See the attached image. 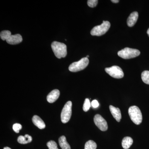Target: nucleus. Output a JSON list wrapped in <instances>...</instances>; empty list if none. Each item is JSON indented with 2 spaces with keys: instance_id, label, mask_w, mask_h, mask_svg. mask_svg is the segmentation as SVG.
<instances>
[{
  "instance_id": "nucleus-15",
  "label": "nucleus",
  "mask_w": 149,
  "mask_h": 149,
  "mask_svg": "<svg viewBox=\"0 0 149 149\" xmlns=\"http://www.w3.org/2000/svg\"><path fill=\"white\" fill-rule=\"evenodd\" d=\"M59 144L62 149H70V146L65 136H62L58 139Z\"/></svg>"
},
{
  "instance_id": "nucleus-24",
  "label": "nucleus",
  "mask_w": 149,
  "mask_h": 149,
  "mask_svg": "<svg viewBox=\"0 0 149 149\" xmlns=\"http://www.w3.org/2000/svg\"><path fill=\"white\" fill-rule=\"evenodd\" d=\"M91 106L94 108H97L99 106L98 102L97 100H94L91 102Z\"/></svg>"
},
{
  "instance_id": "nucleus-7",
  "label": "nucleus",
  "mask_w": 149,
  "mask_h": 149,
  "mask_svg": "<svg viewBox=\"0 0 149 149\" xmlns=\"http://www.w3.org/2000/svg\"><path fill=\"white\" fill-rule=\"evenodd\" d=\"M106 72L112 77L117 79H120L124 76V73L122 69L118 66L114 65L105 69Z\"/></svg>"
},
{
  "instance_id": "nucleus-5",
  "label": "nucleus",
  "mask_w": 149,
  "mask_h": 149,
  "mask_svg": "<svg viewBox=\"0 0 149 149\" xmlns=\"http://www.w3.org/2000/svg\"><path fill=\"white\" fill-rule=\"evenodd\" d=\"M89 60L87 58H83L78 61L75 62L70 65L69 70L72 72H77L83 70L89 64Z\"/></svg>"
},
{
  "instance_id": "nucleus-13",
  "label": "nucleus",
  "mask_w": 149,
  "mask_h": 149,
  "mask_svg": "<svg viewBox=\"0 0 149 149\" xmlns=\"http://www.w3.org/2000/svg\"><path fill=\"white\" fill-rule=\"evenodd\" d=\"M32 122L34 125L37 126L40 129H44L46 127L45 122L42 120V118L37 115H35L32 118Z\"/></svg>"
},
{
  "instance_id": "nucleus-21",
  "label": "nucleus",
  "mask_w": 149,
  "mask_h": 149,
  "mask_svg": "<svg viewBox=\"0 0 149 149\" xmlns=\"http://www.w3.org/2000/svg\"><path fill=\"white\" fill-rule=\"evenodd\" d=\"M47 146L49 149H58V148L57 144L53 141L48 142L47 143Z\"/></svg>"
},
{
  "instance_id": "nucleus-22",
  "label": "nucleus",
  "mask_w": 149,
  "mask_h": 149,
  "mask_svg": "<svg viewBox=\"0 0 149 149\" xmlns=\"http://www.w3.org/2000/svg\"><path fill=\"white\" fill-rule=\"evenodd\" d=\"M22 128V126L21 124L18 123H15L13 126L14 131L16 133H19V130H21Z\"/></svg>"
},
{
  "instance_id": "nucleus-3",
  "label": "nucleus",
  "mask_w": 149,
  "mask_h": 149,
  "mask_svg": "<svg viewBox=\"0 0 149 149\" xmlns=\"http://www.w3.org/2000/svg\"><path fill=\"white\" fill-rule=\"evenodd\" d=\"M141 52L136 49L126 47L118 52V55L121 58L128 59L136 57L140 55Z\"/></svg>"
},
{
  "instance_id": "nucleus-14",
  "label": "nucleus",
  "mask_w": 149,
  "mask_h": 149,
  "mask_svg": "<svg viewBox=\"0 0 149 149\" xmlns=\"http://www.w3.org/2000/svg\"><path fill=\"white\" fill-rule=\"evenodd\" d=\"M32 136L28 134H26L24 136H19L17 139V142L20 144H26L32 142Z\"/></svg>"
},
{
  "instance_id": "nucleus-9",
  "label": "nucleus",
  "mask_w": 149,
  "mask_h": 149,
  "mask_svg": "<svg viewBox=\"0 0 149 149\" xmlns=\"http://www.w3.org/2000/svg\"><path fill=\"white\" fill-rule=\"evenodd\" d=\"M6 41L10 45H17L22 42V38L21 35L19 34L11 35Z\"/></svg>"
},
{
  "instance_id": "nucleus-12",
  "label": "nucleus",
  "mask_w": 149,
  "mask_h": 149,
  "mask_svg": "<svg viewBox=\"0 0 149 149\" xmlns=\"http://www.w3.org/2000/svg\"><path fill=\"white\" fill-rule=\"evenodd\" d=\"M110 111L113 118L117 122H120L121 119V114L120 109L118 108H116L113 106H109Z\"/></svg>"
},
{
  "instance_id": "nucleus-25",
  "label": "nucleus",
  "mask_w": 149,
  "mask_h": 149,
  "mask_svg": "<svg viewBox=\"0 0 149 149\" xmlns=\"http://www.w3.org/2000/svg\"><path fill=\"white\" fill-rule=\"evenodd\" d=\"M111 1L112 2L115 3H118L119 1H118V0H112Z\"/></svg>"
},
{
  "instance_id": "nucleus-1",
  "label": "nucleus",
  "mask_w": 149,
  "mask_h": 149,
  "mask_svg": "<svg viewBox=\"0 0 149 149\" xmlns=\"http://www.w3.org/2000/svg\"><path fill=\"white\" fill-rule=\"evenodd\" d=\"M51 47L55 55L57 58H61L66 56L67 52L65 44L55 41L52 43Z\"/></svg>"
},
{
  "instance_id": "nucleus-20",
  "label": "nucleus",
  "mask_w": 149,
  "mask_h": 149,
  "mask_svg": "<svg viewBox=\"0 0 149 149\" xmlns=\"http://www.w3.org/2000/svg\"><path fill=\"white\" fill-rule=\"evenodd\" d=\"M91 103L90 100L88 98L85 99L83 106V110L84 111L87 112L89 110L91 107Z\"/></svg>"
},
{
  "instance_id": "nucleus-28",
  "label": "nucleus",
  "mask_w": 149,
  "mask_h": 149,
  "mask_svg": "<svg viewBox=\"0 0 149 149\" xmlns=\"http://www.w3.org/2000/svg\"><path fill=\"white\" fill-rule=\"evenodd\" d=\"M89 56L88 55L87 56H86V58H89Z\"/></svg>"
},
{
  "instance_id": "nucleus-11",
  "label": "nucleus",
  "mask_w": 149,
  "mask_h": 149,
  "mask_svg": "<svg viewBox=\"0 0 149 149\" xmlns=\"http://www.w3.org/2000/svg\"><path fill=\"white\" fill-rule=\"evenodd\" d=\"M138 17H139V13L137 12H133L130 14L127 21V25L128 27H132L134 26L137 22Z\"/></svg>"
},
{
  "instance_id": "nucleus-19",
  "label": "nucleus",
  "mask_w": 149,
  "mask_h": 149,
  "mask_svg": "<svg viewBox=\"0 0 149 149\" xmlns=\"http://www.w3.org/2000/svg\"><path fill=\"white\" fill-rule=\"evenodd\" d=\"M11 35V33L10 31L8 30H4L2 31L0 34L1 39L3 41L6 40L10 35Z\"/></svg>"
},
{
  "instance_id": "nucleus-17",
  "label": "nucleus",
  "mask_w": 149,
  "mask_h": 149,
  "mask_svg": "<svg viewBox=\"0 0 149 149\" xmlns=\"http://www.w3.org/2000/svg\"><path fill=\"white\" fill-rule=\"evenodd\" d=\"M97 147V145L95 142L90 140L86 142L85 143V149H96Z\"/></svg>"
},
{
  "instance_id": "nucleus-2",
  "label": "nucleus",
  "mask_w": 149,
  "mask_h": 149,
  "mask_svg": "<svg viewBox=\"0 0 149 149\" xmlns=\"http://www.w3.org/2000/svg\"><path fill=\"white\" fill-rule=\"evenodd\" d=\"M128 113L131 120L136 125L141 124L143 120L141 110L136 106L130 107L128 109Z\"/></svg>"
},
{
  "instance_id": "nucleus-6",
  "label": "nucleus",
  "mask_w": 149,
  "mask_h": 149,
  "mask_svg": "<svg viewBox=\"0 0 149 149\" xmlns=\"http://www.w3.org/2000/svg\"><path fill=\"white\" fill-rule=\"evenodd\" d=\"M72 102L69 101L67 102L65 105L61 113V120L62 123H65L70 120L72 115Z\"/></svg>"
},
{
  "instance_id": "nucleus-16",
  "label": "nucleus",
  "mask_w": 149,
  "mask_h": 149,
  "mask_svg": "<svg viewBox=\"0 0 149 149\" xmlns=\"http://www.w3.org/2000/svg\"><path fill=\"white\" fill-rule=\"evenodd\" d=\"M133 140L130 137H124L122 141V146L124 149H128L132 146Z\"/></svg>"
},
{
  "instance_id": "nucleus-8",
  "label": "nucleus",
  "mask_w": 149,
  "mask_h": 149,
  "mask_svg": "<svg viewBox=\"0 0 149 149\" xmlns=\"http://www.w3.org/2000/svg\"><path fill=\"white\" fill-rule=\"evenodd\" d=\"M94 123L101 130L105 131L108 129V124L106 120L100 114H96L94 118Z\"/></svg>"
},
{
  "instance_id": "nucleus-27",
  "label": "nucleus",
  "mask_w": 149,
  "mask_h": 149,
  "mask_svg": "<svg viewBox=\"0 0 149 149\" xmlns=\"http://www.w3.org/2000/svg\"><path fill=\"white\" fill-rule=\"evenodd\" d=\"M147 34H148V35L149 37V28L148 29V31H147Z\"/></svg>"
},
{
  "instance_id": "nucleus-10",
  "label": "nucleus",
  "mask_w": 149,
  "mask_h": 149,
  "mask_svg": "<svg viewBox=\"0 0 149 149\" xmlns=\"http://www.w3.org/2000/svg\"><path fill=\"white\" fill-rule=\"evenodd\" d=\"M60 95V91L57 89H55L51 92L47 96V100L49 103H52L54 102L58 98Z\"/></svg>"
},
{
  "instance_id": "nucleus-26",
  "label": "nucleus",
  "mask_w": 149,
  "mask_h": 149,
  "mask_svg": "<svg viewBox=\"0 0 149 149\" xmlns=\"http://www.w3.org/2000/svg\"><path fill=\"white\" fill-rule=\"evenodd\" d=\"M3 149H11L10 148H9V147H5Z\"/></svg>"
},
{
  "instance_id": "nucleus-23",
  "label": "nucleus",
  "mask_w": 149,
  "mask_h": 149,
  "mask_svg": "<svg viewBox=\"0 0 149 149\" xmlns=\"http://www.w3.org/2000/svg\"><path fill=\"white\" fill-rule=\"evenodd\" d=\"M98 1L97 0H89L88 1V5L91 8H94L97 5Z\"/></svg>"
},
{
  "instance_id": "nucleus-4",
  "label": "nucleus",
  "mask_w": 149,
  "mask_h": 149,
  "mask_svg": "<svg viewBox=\"0 0 149 149\" xmlns=\"http://www.w3.org/2000/svg\"><path fill=\"white\" fill-rule=\"evenodd\" d=\"M110 26L109 22L103 21L101 25L96 26L92 29L91 32V35L97 36L104 35L108 31Z\"/></svg>"
},
{
  "instance_id": "nucleus-18",
  "label": "nucleus",
  "mask_w": 149,
  "mask_h": 149,
  "mask_svg": "<svg viewBox=\"0 0 149 149\" xmlns=\"http://www.w3.org/2000/svg\"><path fill=\"white\" fill-rule=\"evenodd\" d=\"M141 77L144 83L149 85V71H144L141 74Z\"/></svg>"
}]
</instances>
